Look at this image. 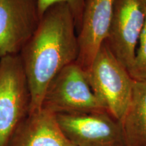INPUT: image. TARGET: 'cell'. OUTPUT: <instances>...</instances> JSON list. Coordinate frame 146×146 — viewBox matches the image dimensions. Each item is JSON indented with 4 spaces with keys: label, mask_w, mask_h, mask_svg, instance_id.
Wrapping results in <instances>:
<instances>
[{
    "label": "cell",
    "mask_w": 146,
    "mask_h": 146,
    "mask_svg": "<svg viewBox=\"0 0 146 146\" xmlns=\"http://www.w3.org/2000/svg\"><path fill=\"white\" fill-rule=\"evenodd\" d=\"M59 3H64L70 7L75 20L76 31L78 33V30L81 25L85 0H37L40 18H41L43 14L49 8L53 5Z\"/></svg>",
    "instance_id": "12"
},
{
    "label": "cell",
    "mask_w": 146,
    "mask_h": 146,
    "mask_svg": "<svg viewBox=\"0 0 146 146\" xmlns=\"http://www.w3.org/2000/svg\"><path fill=\"white\" fill-rule=\"evenodd\" d=\"M56 118L75 146H126L121 123L106 110L58 114Z\"/></svg>",
    "instance_id": "5"
},
{
    "label": "cell",
    "mask_w": 146,
    "mask_h": 146,
    "mask_svg": "<svg viewBox=\"0 0 146 146\" xmlns=\"http://www.w3.org/2000/svg\"><path fill=\"white\" fill-rule=\"evenodd\" d=\"M42 108L56 114L106 110L91 89L87 72L76 62L65 66L53 78Z\"/></svg>",
    "instance_id": "4"
},
{
    "label": "cell",
    "mask_w": 146,
    "mask_h": 146,
    "mask_svg": "<svg viewBox=\"0 0 146 146\" xmlns=\"http://www.w3.org/2000/svg\"><path fill=\"white\" fill-rule=\"evenodd\" d=\"M87 76L102 106L121 123L130 104L135 81L106 41L87 71Z\"/></svg>",
    "instance_id": "2"
},
{
    "label": "cell",
    "mask_w": 146,
    "mask_h": 146,
    "mask_svg": "<svg viewBox=\"0 0 146 146\" xmlns=\"http://www.w3.org/2000/svg\"><path fill=\"white\" fill-rule=\"evenodd\" d=\"M30 93L19 55L0 58V146L29 115Z\"/></svg>",
    "instance_id": "3"
},
{
    "label": "cell",
    "mask_w": 146,
    "mask_h": 146,
    "mask_svg": "<svg viewBox=\"0 0 146 146\" xmlns=\"http://www.w3.org/2000/svg\"><path fill=\"white\" fill-rule=\"evenodd\" d=\"M139 41V46L129 72L134 81H146V18Z\"/></svg>",
    "instance_id": "11"
},
{
    "label": "cell",
    "mask_w": 146,
    "mask_h": 146,
    "mask_svg": "<svg viewBox=\"0 0 146 146\" xmlns=\"http://www.w3.org/2000/svg\"><path fill=\"white\" fill-rule=\"evenodd\" d=\"M146 18V0H114L106 41L128 70L132 66L136 47Z\"/></svg>",
    "instance_id": "6"
},
{
    "label": "cell",
    "mask_w": 146,
    "mask_h": 146,
    "mask_svg": "<svg viewBox=\"0 0 146 146\" xmlns=\"http://www.w3.org/2000/svg\"><path fill=\"white\" fill-rule=\"evenodd\" d=\"M114 0H85L78 30V64L87 71L108 35Z\"/></svg>",
    "instance_id": "8"
},
{
    "label": "cell",
    "mask_w": 146,
    "mask_h": 146,
    "mask_svg": "<svg viewBox=\"0 0 146 146\" xmlns=\"http://www.w3.org/2000/svg\"><path fill=\"white\" fill-rule=\"evenodd\" d=\"M8 146H75L60 128L56 114L41 108L18 126Z\"/></svg>",
    "instance_id": "9"
},
{
    "label": "cell",
    "mask_w": 146,
    "mask_h": 146,
    "mask_svg": "<svg viewBox=\"0 0 146 146\" xmlns=\"http://www.w3.org/2000/svg\"><path fill=\"white\" fill-rule=\"evenodd\" d=\"M78 54V33L70 7L64 3L53 5L41 16L33 35L19 54L30 93L29 114L42 108L53 78L76 62Z\"/></svg>",
    "instance_id": "1"
},
{
    "label": "cell",
    "mask_w": 146,
    "mask_h": 146,
    "mask_svg": "<svg viewBox=\"0 0 146 146\" xmlns=\"http://www.w3.org/2000/svg\"><path fill=\"white\" fill-rule=\"evenodd\" d=\"M40 19L37 0H0V58L19 55Z\"/></svg>",
    "instance_id": "7"
},
{
    "label": "cell",
    "mask_w": 146,
    "mask_h": 146,
    "mask_svg": "<svg viewBox=\"0 0 146 146\" xmlns=\"http://www.w3.org/2000/svg\"><path fill=\"white\" fill-rule=\"evenodd\" d=\"M121 124L126 146H146V81H135Z\"/></svg>",
    "instance_id": "10"
}]
</instances>
